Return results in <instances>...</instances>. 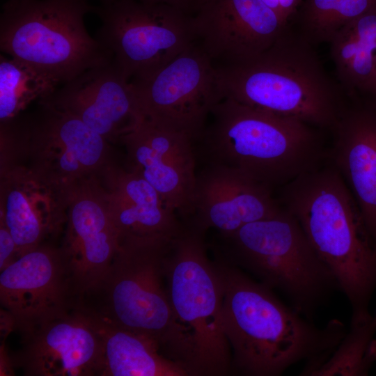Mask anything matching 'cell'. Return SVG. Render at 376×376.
I'll return each instance as SVG.
<instances>
[{
	"instance_id": "6da1fadb",
	"label": "cell",
	"mask_w": 376,
	"mask_h": 376,
	"mask_svg": "<svg viewBox=\"0 0 376 376\" xmlns=\"http://www.w3.org/2000/svg\"><path fill=\"white\" fill-rule=\"evenodd\" d=\"M223 292L222 324L233 350L232 365L244 375L278 376L304 362L301 375L323 364L345 336L338 319L315 325L272 289L237 267L216 265Z\"/></svg>"
},
{
	"instance_id": "7a4b0ae2",
	"label": "cell",
	"mask_w": 376,
	"mask_h": 376,
	"mask_svg": "<svg viewBox=\"0 0 376 376\" xmlns=\"http://www.w3.org/2000/svg\"><path fill=\"white\" fill-rule=\"evenodd\" d=\"M280 201L336 277L351 307L350 319L369 317L376 245L339 172L329 161L285 185Z\"/></svg>"
},
{
	"instance_id": "3957f363",
	"label": "cell",
	"mask_w": 376,
	"mask_h": 376,
	"mask_svg": "<svg viewBox=\"0 0 376 376\" xmlns=\"http://www.w3.org/2000/svg\"><path fill=\"white\" fill-rule=\"evenodd\" d=\"M314 47L289 23L256 58L216 66L222 97L331 130L347 95L329 75Z\"/></svg>"
},
{
	"instance_id": "277c9868",
	"label": "cell",
	"mask_w": 376,
	"mask_h": 376,
	"mask_svg": "<svg viewBox=\"0 0 376 376\" xmlns=\"http://www.w3.org/2000/svg\"><path fill=\"white\" fill-rule=\"evenodd\" d=\"M196 141L207 164L240 171L272 190L327 159L322 130L298 118L223 98Z\"/></svg>"
},
{
	"instance_id": "5b68a950",
	"label": "cell",
	"mask_w": 376,
	"mask_h": 376,
	"mask_svg": "<svg viewBox=\"0 0 376 376\" xmlns=\"http://www.w3.org/2000/svg\"><path fill=\"white\" fill-rule=\"evenodd\" d=\"M171 242H120L100 285L82 298L93 297L96 301L79 303L148 339L163 355L194 375L192 340L174 314L164 284V260Z\"/></svg>"
},
{
	"instance_id": "8992f818",
	"label": "cell",
	"mask_w": 376,
	"mask_h": 376,
	"mask_svg": "<svg viewBox=\"0 0 376 376\" xmlns=\"http://www.w3.org/2000/svg\"><path fill=\"white\" fill-rule=\"evenodd\" d=\"M95 7L86 0H8L0 17V49L63 84L112 61L86 30Z\"/></svg>"
},
{
	"instance_id": "52a82bcc",
	"label": "cell",
	"mask_w": 376,
	"mask_h": 376,
	"mask_svg": "<svg viewBox=\"0 0 376 376\" xmlns=\"http://www.w3.org/2000/svg\"><path fill=\"white\" fill-rule=\"evenodd\" d=\"M226 238L242 265L263 284L282 292L308 319L340 290L298 221L283 207L278 214L247 224Z\"/></svg>"
},
{
	"instance_id": "ba28073f",
	"label": "cell",
	"mask_w": 376,
	"mask_h": 376,
	"mask_svg": "<svg viewBox=\"0 0 376 376\" xmlns=\"http://www.w3.org/2000/svg\"><path fill=\"white\" fill-rule=\"evenodd\" d=\"M203 235L185 226L171 242L164 260L166 285L174 314L192 340L194 375H223L232 368V355L223 329L221 280Z\"/></svg>"
},
{
	"instance_id": "9c48e42d",
	"label": "cell",
	"mask_w": 376,
	"mask_h": 376,
	"mask_svg": "<svg viewBox=\"0 0 376 376\" xmlns=\"http://www.w3.org/2000/svg\"><path fill=\"white\" fill-rule=\"evenodd\" d=\"M38 102L36 116L8 122L15 159L26 157L25 164L67 194L111 163L110 142L72 114Z\"/></svg>"
},
{
	"instance_id": "30bf717a",
	"label": "cell",
	"mask_w": 376,
	"mask_h": 376,
	"mask_svg": "<svg viewBox=\"0 0 376 376\" xmlns=\"http://www.w3.org/2000/svg\"><path fill=\"white\" fill-rule=\"evenodd\" d=\"M95 38L130 81L145 75L196 42L192 15L163 3L113 0L95 7Z\"/></svg>"
},
{
	"instance_id": "8fae6325",
	"label": "cell",
	"mask_w": 376,
	"mask_h": 376,
	"mask_svg": "<svg viewBox=\"0 0 376 376\" xmlns=\"http://www.w3.org/2000/svg\"><path fill=\"white\" fill-rule=\"evenodd\" d=\"M130 82L143 118L187 134L196 141L223 99L216 66L196 42Z\"/></svg>"
},
{
	"instance_id": "7c38bea8",
	"label": "cell",
	"mask_w": 376,
	"mask_h": 376,
	"mask_svg": "<svg viewBox=\"0 0 376 376\" xmlns=\"http://www.w3.org/2000/svg\"><path fill=\"white\" fill-rule=\"evenodd\" d=\"M65 227L61 249L72 296L78 301L100 285L119 247L99 175L84 179L68 189Z\"/></svg>"
},
{
	"instance_id": "4fadbf2b",
	"label": "cell",
	"mask_w": 376,
	"mask_h": 376,
	"mask_svg": "<svg viewBox=\"0 0 376 376\" xmlns=\"http://www.w3.org/2000/svg\"><path fill=\"white\" fill-rule=\"evenodd\" d=\"M192 20L196 42L215 66L256 58L289 25L261 0H205Z\"/></svg>"
},
{
	"instance_id": "5bb4252c",
	"label": "cell",
	"mask_w": 376,
	"mask_h": 376,
	"mask_svg": "<svg viewBox=\"0 0 376 376\" xmlns=\"http://www.w3.org/2000/svg\"><path fill=\"white\" fill-rule=\"evenodd\" d=\"M120 141L128 169L151 185L177 214L191 216L197 177L195 139L141 117Z\"/></svg>"
},
{
	"instance_id": "9a60e30c",
	"label": "cell",
	"mask_w": 376,
	"mask_h": 376,
	"mask_svg": "<svg viewBox=\"0 0 376 376\" xmlns=\"http://www.w3.org/2000/svg\"><path fill=\"white\" fill-rule=\"evenodd\" d=\"M0 274L1 308L22 334L70 308L75 300L61 248L42 244Z\"/></svg>"
},
{
	"instance_id": "2e32d148",
	"label": "cell",
	"mask_w": 376,
	"mask_h": 376,
	"mask_svg": "<svg viewBox=\"0 0 376 376\" xmlns=\"http://www.w3.org/2000/svg\"><path fill=\"white\" fill-rule=\"evenodd\" d=\"M23 336L22 347L11 358L24 375L98 376L100 338L78 303Z\"/></svg>"
},
{
	"instance_id": "e0dca14e",
	"label": "cell",
	"mask_w": 376,
	"mask_h": 376,
	"mask_svg": "<svg viewBox=\"0 0 376 376\" xmlns=\"http://www.w3.org/2000/svg\"><path fill=\"white\" fill-rule=\"evenodd\" d=\"M39 102L77 117L109 142L120 141L141 118L131 82L113 61L86 70Z\"/></svg>"
},
{
	"instance_id": "ac0fdd59",
	"label": "cell",
	"mask_w": 376,
	"mask_h": 376,
	"mask_svg": "<svg viewBox=\"0 0 376 376\" xmlns=\"http://www.w3.org/2000/svg\"><path fill=\"white\" fill-rule=\"evenodd\" d=\"M0 176V221L20 257L65 226L67 194L23 163L1 164Z\"/></svg>"
},
{
	"instance_id": "d6986e66",
	"label": "cell",
	"mask_w": 376,
	"mask_h": 376,
	"mask_svg": "<svg viewBox=\"0 0 376 376\" xmlns=\"http://www.w3.org/2000/svg\"><path fill=\"white\" fill-rule=\"evenodd\" d=\"M327 159L354 196L376 245V102L353 94L335 125Z\"/></svg>"
},
{
	"instance_id": "ffe728a7",
	"label": "cell",
	"mask_w": 376,
	"mask_h": 376,
	"mask_svg": "<svg viewBox=\"0 0 376 376\" xmlns=\"http://www.w3.org/2000/svg\"><path fill=\"white\" fill-rule=\"evenodd\" d=\"M282 210L270 189L239 171L207 164L197 173L192 226L203 233L214 228L228 237L244 225Z\"/></svg>"
},
{
	"instance_id": "44dd1931",
	"label": "cell",
	"mask_w": 376,
	"mask_h": 376,
	"mask_svg": "<svg viewBox=\"0 0 376 376\" xmlns=\"http://www.w3.org/2000/svg\"><path fill=\"white\" fill-rule=\"evenodd\" d=\"M123 242L173 241L185 226L158 191L137 173L112 162L100 175Z\"/></svg>"
},
{
	"instance_id": "7402d4cb",
	"label": "cell",
	"mask_w": 376,
	"mask_h": 376,
	"mask_svg": "<svg viewBox=\"0 0 376 376\" xmlns=\"http://www.w3.org/2000/svg\"><path fill=\"white\" fill-rule=\"evenodd\" d=\"M79 305L88 315L101 340L98 376H185L182 365L166 357L148 339L107 321Z\"/></svg>"
},
{
	"instance_id": "603a6c76",
	"label": "cell",
	"mask_w": 376,
	"mask_h": 376,
	"mask_svg": "<svg viewBox=\"0 0 376 376\" xmlns=\"http://www.w3.org/2000/svg\"><path fill=\"white\" fill-rule=\"evenodd\" d=\"M329 44L337 81L347 95H368L376 80V8L343 26Z\"/></svg>"
},
{
	"instance_id": "cb8c5ba5",
	"label": "cell",
	"mask_w": 376,
	"mask_h": 376,
	"mask_svg": "<svg viewBox=\"0 0 376 376\" xmlns=\"http://www.w3.org/2000/svg\"><path fill=\"white\" fill-rule=\"evenodd\" d=\"M376 8V0H302L290 24L316 46L329 43L348 23Z\"/></svg>"
},
{
	"instance_id": "d4e9b609",
	"label": "cell",
	"mask_w": 376,
	"mask_h": 376,
	"mask_svg": "<svg viewBox=\"0 0 376 376\" xmlns=\"http://www.w3.org/2000/svg\"><path fill=\"white\" fill-rule=\"evenodd\" d=\"M60 84L26 63L0 56V122L19 116L32 102L49 97Z\"/></svg>"
},
{
	"instance_id": "484cf974",
	"label": "cell",
	"mask_w": 376,
	"mask_h": 376,
	"mask_svg": "<svg viewBox=\"0 0 376 376\" xmlns=\"http://www.w3.org/2000/svg\"><path fill=\"white\" fill-rule=\"evenodd\" d=\"M376 310L369 317L351 320L327 360L311 376H366L376 362Z\"/></svg>"
},
{
	"instance_id": "4316f807",
	"label": "cell",
	"mask_w": 376,
	"mask_h": 376,
	"mask_svg": "<svg viewBox=\"0 0 376 376\" xmlns=\"http://www.w3.org/2000/svg\"><path fill=\"white\" fill-rule=\"evenodd\" d=\"M17 246L6 224L0 221V272L18 259Z\"/></svg>"
},
{
	"instance_id": "83f0119b",
	"label": "cell",
	"mask_w": 376,
	"mask_h": 376,
	"mask_svg": "<svg viewBox=\"0 0 376 376\" xmlns=\"http://www.w3.org/2000/svg\"><path fill=\"white\" fill-rule=\"evenodd\" d=\"M276 13L285 22L290 23L302 0H261Z\"/></svg>"
},
{
	"instance_id": "f1b7e54d",
	"label": "cell",
	"mask_w": 376,
	"mask_h": 376,
	"mask_svg": "<svg viewBox=\"0 0 376 376\" xmlns=\"http://www.w3.org/2000/svg\"><path fill=\"white\" fill-rule=\"evenodd\" d=\"M148 3H163L193 15L205 0H139Z\"/></svg>"
},
{
	"instance_id": "f546056e",
	"label": "cell",
	"mask_w": 376,
	"mask_h": 376,
	"mask_svg": "<svg viewBox=\"0 0 376 376\" xmlns=\"http://www.w3.org/2000/svg\"><path fill=\"white\" fill-rule=\"evenodd\" d=\"M1 343L5 342L9 334L15 329V321L13 315L1 307Z\"/></svg>"
},
{
	"instance_id": "4dcf8cb0",
	"label": "cell",
	"mask_w": 376,
	"mask_h": 376,
	"mask_svg": "<svg viewBox=\"0 0 376 376\" xmlns=\"http://www.w3.org/2000/svg\"><path fill=\"white\" fill-rule=\"evenodd\" d=\"M0 375H13L14 365L6 350L5 342L1 343Z\"/></svg>"
},
{
	"instance_id": "1f68e13d",
	"label": "cell",
	"mask_w": 376,
	"mask_h": 376,
	"mask_svg": "<svg viewBox=\"0 0 376 376\" xmlns=\"http://www.w3.org/2000/svg\"><path fill=\"white\" fill-rule=\"evenodd\" d=\"M364 96L370 97L376 102V80L370 93Z\"/></svg>"
},
{
	"instance_id": "d6a6232c",
	"label": "cell",
	"mask_w": 376,
	"mask_h": 376,
	"mask_svg": "<svg viewBox=\"0 0 376 376\" xmlns=\"http://www.w3.org/2000/svg\"><path fill=\"white\" fill-rule=\"evenodd\" d=\"M100 1H101V3H104L110 2L113 0H100Z\"/></svg>"
}]
</instances>
